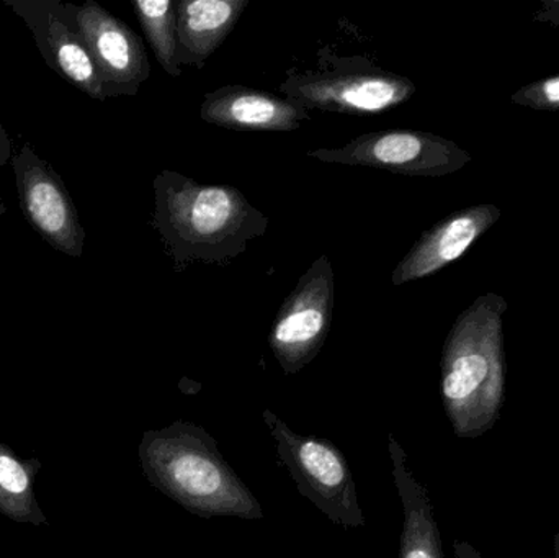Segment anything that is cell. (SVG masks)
Here are the masks:
<instances>
[{
    "label": "cell",
    "instance_id": "1",
    "mask_svg": "<svg viewBox=\"0 0 559 558\" xmlns=\"http://www.w3.org/2000/svg\"><path fill=\"white\" fill-rule=\"evenodd\" d=\"M153 189L151 226L177 271L195 262L229 264L267 233V215L235 187L166 169L154 177Z\"/></svg>",
    "mask_w": 559,
    "mask_h": 558
},
{
    "label": "cell",
    "instance_id": "2",
    "mask_svg": "<svg viewBox=\"0 0 559 558\" xmlns=\"http://www.w3.org/2000/svg\"><path fill=\"white\" fill-rule=\"evenodd\" d=\"M502 295H479L460 313L443 344L440 393L459 439H476L501 418L508 390Z\"/></svg>",
    "mask_w": 559,
    "mask_h": 558
},
{
    "label": "cell",
    "instance_id": "3",
    "mask_svg": "<svg viewBox=\"0 0 559 558\" xmlns=\"http://www.w3.org/2000/svg\"><path fill=\"white\" fill-rule=\"evenodd\" d=\"M138 455L147 482L193 517L264 518L258 498L202 426L176 422L167 428L150 429L141 439Z\"/></svg>",
    "mask_w": 559,
    "mask_h": 558
},
{
    "label": "cell",
    "instance_id": "4",
    "mask_svg": "<svg viewBox=\"0 0 559 558\" xmlns=\"http://www.w3.org/2000/svg\"><path fill=\"white\" fill-rule=\"evenodd\" d=\"M280 91L306 110L347 115H377L400 107L416 94L404 75L378 68L364 56H329L318 71H288Z\"/></svg>",
    "mask_w": 559,
    "mask_h": 558
},
{
    "label": "cell",
    "instance_id": "5",
    "mask_svg": "<svg viewBox=\"0 0 559 558\" xmlns=\"http://www.w3.org/2000/svg\"><path fill=\"white\" fill-rule=\"evenodd\" d=\"M280 461L292 475L299 495L345 530L365 526L357 487L347 459L328 439L299 436L271 409L262 413Z\"/></svg>",
    "mask_w": 559,
    "mask_h": 558
},
{
    "label": "cell",
    "instance_id": "6",
    "mask_svg": "<svg viewBox=\"0 0 559 558\" xmlns=\"http://www.w3.org/2000/svg\"><path fill=\"white\" fill-rule=\"evenodd\" d=\"M309 157L329 164L364 166L411 177H442L472 163L455 141L429 131L381 130L360 134L338 147H319Z\"/></svg>",
    "mask_w": 559,
    "mask_h": 558
},
{
    "label": "cell",
    "instance_id": "7",
    "mask_svg": "<svg viewBox=\"0 0 559 558\" xmlns=\"http://www.w3.org/2000/svg\"><path fill=\"white\" fill-rule=\"evenodd\" d=\"M334 269L328 254L316 259L286 297L269 333V346L286 376L316 359L331 330Z\"/></svg>",
    "mask_w": 559,
    "mask_h": 558
},
{
    "label": "cell",
    "instance_id": "8",
    "mask_svg": "<svg viewBox=\"0 0 559 558\" xmlns=\"http://www.w3.org/2000/svg\"><path fill=\"white\" fill-rule=\"evenodd\" d=\"M10 164L15 174L20 209L28 225L56 251L81 258L85 229L64 180L29 143L13 151Z\"/></svg>",
    "mask_w": 559,
    "mask_h": 558
},
{
    "label": "cell",
    "instance_id": "9",
    "mask_svg": "<svg viewBox=\"0 0 559 558\" xmlns=\"http://www.w3.org/2000/svg\"><path fill=\"white\" fill-rule=\"evenodd\" d=\"M3 5L28 26L49 69L94 100H107L100 72L75 28L69 2L3 0Z\"/></svg>",
    "mask_w": 559,
    "mask_h": 558
},
{
    "label": "cell",
    "instance_id": "10",
    "mask_svg": "<svg viewBox=\"0 0 559 558\" xmlns=\"http://www.w3.org/2000/svg\"><path fill=\"white\" fill-rule=\"evenodd\" d=\"M69 10L100 72L107 98L136 95L151 74L143 39L95 0L69 3Z\"/></svg>",
    "mask_w": 559,
    "mask_h": 558
},
{
    "label": "cell",
    "instance_id": "11",
    "mask_svg": "<svg viewBox=\"0 0 559 558\" xmlns=\"http://www.w3.org/2000/svg\"><path fill=\"white\" fill-rule=\"evenodd\" d=\"M501 218V209L492 203L456 210L430 226L396 265L391 282L394 287L430 277L466 254Z\"/></svg>",
    "mask_w": 559,
    "mask_h": 558
},
{
    "label": "cell",
    "instance_id": "12",
    "mask_svg": "<svg viewBox=\"0 0 559 558\" xmlns=\"http://www.w3.org/2000/svg\"><path fill=\"white\" fill-rule=\"evenodd\" d=\"M206 123L239 131H295L309 111L289 98L245 85L206 92L200 107Z\"/></svg>",
    "mask_w": 559,
    "mask_h": 558
},
{
    "label": "cell",
    "instance_id": "13",
    "mask_svg": "<svg viewBox=\"0 0 559 558\" xmlns=\"http://www.w3.org/2000/svg\"><path fill=\"white\" fill-rule=\"evenodd\" d=\"M397 497L403 504L400 558H445L439 524L427 488L407 465L403 446L394 436L388 441Z\"/></svg>",
    "mask_w": 559,
    "mask_h": 558
},
{
    "label": "cell",
    "instance_id": "14",
    "mask_svg": "<svg viewBox=\"0 0 559 558\" xmlns=\"http://www.w3.org/2000/svg\"><path fill=\"white\" fill-rule=\"evenodd\" d=\"M249 0L177 2V61L202 69L248 9Z\"/></svg>",
    "mask_w": 559,
    "mask_h": 558
},
{
    "label": "cell",
    "instance_id": "15",
    "mask_svg": "<svg viewBox=\"0 0 559 558\" xmlns=\"http://www.w3.org/2000/svg\"><path fill=\"white\" fill-rule=\"evenodd\" d=\"M41 462L22 459L0 441V514L13 523L48 524L35 495V477Z\"/></svg>",
    "mask_w": 559,
    "mask_h": 558
},
{
    "label": "cell",
    "instance_id": "16",
    "mask_svg": "<svg viewBox=\"0 0 559 558\" xmlns=\"http://www.w3.org/2000/svg\"><path fill=\"white\" fill-rule=\"evenodd\" d=\"M131 5L160 68L170 78H180L182 69L177 61V2L133 0Z\"/></svg>",
    "mask_w": 559,
    "mask_h": 558
},
{
    "label": "cell",
    "instance_id": "17",
    "mask_svg": "<svg viewBox=\"0 0 559 558\" xmlns=\"http://www.w3.org/2000/svg\"><path fill=\"white\" fill-rule=\"evenodd\" d=\"M511 102L534 110L559 111V74L524 85L511 95Z\"/></svg>",
    "mask_w": 559,
    "mask_h": 558
},
{
    "label": "cell",
    "instance_id": "18",
    "mask_svg": "<svg viewBox=\"0 0 559 558\" xmlns=\"http://www.w3.org/2000/svg\"><path fill=\"white\" fill-rule=\"evenodd\" d=\"M534 19L537 22L550 23L555 28H559V0H544L534 12Z\"/></svg>",
    "mask_w": 559,
    "mask_h": 558
},
{
    "label": "cell",
    "instance_id": "19",
    "mask_svg": "<svg viewBox=\"0 0 559 558\" xmlns=\"http://www.w3.org/2000/svg\"><path fill=\"white\" fill-rule=\"evenodd\" d=\"M13 146L9 133L2 123V110H0V167L7 166L12 159Z\"/></svg>",
    "mask_w": 559,
    "mask_h": 558
},
{
    "label": "cell",
    "instance_id": "20",
    "mask_svg": "<svg viewBox=\"0 0 559 558\" xmlns=\"http://www.w3.org/2000/svg\"><path fill=\"white\" fill-rule=\"evenodd\" d=\"M453 553H455L456 558H485L478 549H475L472 544L465 543V541H455Z\"/></svg>",
    "mask_w": 559,
    "mask_h": 558
},
{
    "label": "cell",
    "instance_id": "21",
    "mask_svg": "<svg viewBox=\"0 0 559 558\" xmlns=\"http://www.w3.org/2000/svg\"><path fill=\"white\" fill-rule=\"evenodd\" d=\"M555 558H559V521L557 536H555Z\"/></svg>",
    "mask_w": 559,
    "mask_h": 558
},
{
    "label": "cell",
    "instance_id": "22",
    "mask_svg": "<svg viewBox=\"0 0 559 558\" xmlns=\"http://www.w3.org/2000/svg\"><path fill=\"white\" fill-rule=\"evenodd\" d=\"M7 206L5 203H3L2 193H0V216L5 213Z\"/></svg>",
    "mask_w": 559,
    "mask_h": 558
}]
</instances>
